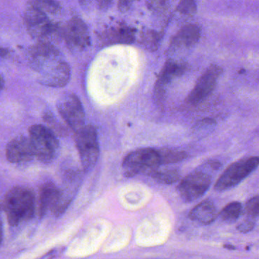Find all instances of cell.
Wrapping results in <instances>:
<instances>
[{"instance_id":"18","label":"cell","mask_w":259,"mask_h":259,"mask_svg":"<svg viewBox=\"0 0 259 259\" xmlns=\"http://www.w3.org/2000/svg\"><path fill=\"white\" fill-rule=\"evenodd\" d=\"M242 205L239 202H233L227 205L220 212V219L226 223H234L241 215Z\"/></svg>"},{"instance_id":"3","label":"cell","mask_w":259,"mask_h":259,"mask_svg":"<svg viewBox=\"0 0 259 259\" xmlns=\"http://www.w3.org/2000/svg\"><path fill=\"white\" fill-rule=\"evenodd\" d=\"M29 138L35 157L40 161L48 164L54 159L59 148L54 131L42 124H36L29 130Z\"/></svg>"},{"instance_id":"10","label":"cell","mask_w":259,"mask_h":259,"mask_svg":"<svg viewBox=\"0 0 259 259\" xmlns=\"http://www.w3.org/2000/svg\"><path fill=\"white\" fill-rule=\"evenodd\" d=\"M187 68V64L182 61L170 59L166 62L155 83V96L158 103H162L164 101L167 88L172 80L183 75Z\"/></svg>"},{"instance_id":"19","label":"cell","mask_w":259,"mask_h":259,"mask_svg":"<svg viewBox=\"0 0 259 259\" xmlns=\"http://www.w3.org/2000/svg\"><path fill=\"white\" fill-rule=\"evenodd\" d=\"M27 7L38 9L47 14H56L61 8L56 0H28Z\"/></svg>"},{"instance_id":"20","label":"cell","mask_w":259,"mask_h":259,"mask_svg":"<svg viewBox=\"0 0 259 259\" xmlns=\"http://www.w3.org/2000/svg\"><path fill=\"white\" fill-rule=\"evenodd\" d=\"M161 155L162 164H174L183 161L187 158V154L183 151L169 148L158 149Z\"/></svg>"},{"instance_id":"25","label":"cell","mask_w":259,"mask_h":259,"mask_svg":"<svg viewBox=\"0 0 259 259\" xmlns=\"http://www.w3.org/2000/svg\"><path fill=\"white\" fill-rule=\"evenodd\" d=\"M255 223L252 219H247V220H245L244 222H242L240 225H239L237 226V230H238L240 232L243 233V234H246V233L250 232L252 230L255 228Z\"/></svg>"},{"instance_id":"28","label":"cell","mask_w":259,"mask_h":259,"mask_svg":"<svg viewBox=\"0 0 259 259\" xmlns=\"http://www.w3.org/2000/svg\"><path fill=\"white\" fill-rule=\"evenodd\" d=\"M225 247L228 249H235V247H234V246H230V245H226V246H225Z\"/></svg>"},{"instance_id":"17","label":"cell","mask_w":259,"mask_h":259,"mask_svg":"<svg viewBox=\"0 0 259 259\" xmlns=\"http://www.w3.org/2000/svg\"><path fill=\"white\" fill-rule=\"evenodd\" d=\"M149 176L153 178L160 184H168V185L177 182L180 178L179 170H176V169L159 170V168H158L151 172Z\"/></svg>"},{"instance_id":"13","label":"cell","mask_w":259,"mask_h":259,"mask_svg":"<svg viewBox=\"0 0 259 259\" xmlns=\"http://www.w3.org/2000/svg\"><path fill=\"white\" fill-rule=\"evenodd\" d=\"M60 194V189L58 188L53 183H45L41 186L36 210L40 218L44 217L48 211L53 214L59 205Z\"/></svg>"},{"instance_id":"8","label":"cell","mask_w":259,"mask_h":259,"mask_svg":"<svg viewBox=\"0 0 259 259\" xmlns=\"http://www.w3.org/2000/svg\"><path fill=\"white\" fill-rule=\"evenodd\" d=\"M223 69L217 65H211L196 81L193 91L187 98V103L192 106L200 104L206 100L215 89L217 80Z\"/></svg>"},{"instance_id":"9","label":"cell","mask_w":259,"mask_h":259,"mask_svg":"<svg viewBox=\"0 0 259 259\" xmlns=\"http://www.w3.org/2000/svg\"><path fill=\"white\" fill-rule=\"evenodd\" d=\"M211 184V178L208 174L202 171L193 172L180 181L177 191L185 202H191L204 196Z\"/></svg>"},{"instance_id":"26","label":"cell","mask_w":259,"mask_h":259,"mask_svg":"<svg viewBox=\"0 0 259 259\" xmlns=\"http://www.w3.org/2000/svg\"><path fill=\"white\" fill-rule=\"evenodd\" d=\"M113 0H97V6L101 10L107 9L110 6Z\"/></svg>"},{"instance_id":"24","label":"cell","mask_w":259,"mask_h":259,"mask_svg":"<svg viewBox=\"0 0 259 259\" xmlns=\"http://www.w3.org/2000/svg\"><path fill=\"white\" fill-rule=\"evenodd\" d=\"M177 9L184 15H193L197 10V6L194 0H181Z\"/></svg>"},{"instance_id":"2","label":"cell","mask_w":259,"mask_h":259,"mask_svg":"<svg viewBox=\"0 0 259 259\" xmlns=\"http://www.w3.org/2000/svg\"><path fill=\"white\" fill-rule=\"evenodd\" d=\"M161 163L159 150L153 148H142L128 154L123 161V169L126 178L140 174L149 175L159 168Z\"/></svg>"},{"instance_id":"22","label":"cell","mask_w":259,"mask_h":259,"mask_svg":"<svg viewBox=\"0 0 259 259\" xmlns=\"http://www.w3.org/2000/svg\"><path fill=\"white\" fill-rule=\"evenodd\" d=\"M216 126V121L211 118H204L196 123L193 127V133L196 135L203 136L210 134L211 131L214 129Z\"/></svg>"},{"instance_id":"23","label":"cell","mask_w":259,"mask_h":259,"mask_svg":"<svg viewBox=\"0 0 259 259\" xmlns=\"http://www.w3.org/2000/svg\"><path fill=\"white\" fill-rule=\"evenodd\" d=\"M246 213L250 219H255L259 216V196L251 198L246 205Z\"/></svg>"},{"instance_id":"1","label":"cell","mask_w":259,"mask_h":259,"mask_svg":"<svg viewBox=\"0 0 259 259\" xmlns=\"http://www.w3.org/2000/svg\"><path fill=\"white\" fill-rule=\"evenodd\" d=\"M3 208L10 226L28 222L33 219L36 209L33 191L27 187H13L5 195Z\"/></svg>"},{"instance_id":"14","label":"cell","mask_w":259,"mask_h":259,"mask_svg":"<svg viewBox=\"0 0 259 259\" xmlns=\"http://www.w3.org/2000/svg\"><path fill=\"white\" fill-rule=\"evenodd\" d=\"M217 216V208L210 199H205L198 204L189 214L191 220L205 225L213 223Z\"/></svg>"},{"instance_id":"21","label":"cell","mask_w":259,"mask_h":259,"mask_svg":"<svg viewBox=\"0 0 259 259\" xmlns=\"http://www.w3.org/2000/svg\"><path fill=\"white\" fill-rule=\"evenodd\" d=\"M161 36L159 33L151 30L146 32L142 36V44L149 51H155L159 47Z\"/></svg>"},{"instance_id":"12","label":"cell","mask_w":259,"mask_h":259,"mask_svg":"<svg viewBox=\"0 0 259 259\" xmlns=\"http://www.w3.org/2000/svg\"><path fill=\"white\" fill-rule=\"evenodd\" d=\"M8 161L13 164L30 161L35 156L30 138L19 136L9 142L6 150Z\"/></svg>"},{"instance_id":"4","label":"cell","mask_w":259,"mask_h":259,"mask_svg":"<svg viewBox=\"0 0 259 259\" xmlns=\"http://www.w3.org/2000/svg\"><path fill=\"white\" fill-rule=\"evenodd\" d=\"M75 141L84 170L85 171L91 170L95 166L100 155L95 127L92 125L82 127L75 133Z\"/></svg>"},{"instance_id":"11","label":"cell","mask_w":259,"mask_h":259,"mask_svg":"<svg viewBox=\"0 0 259 259\" xmlns=\"http://www.w3.org/2000/svg\"><path fill=\"white\" fill-rule=\"evenodd\" d=\"M62 37L68 48L82 51L90 44L89 33L85 23L79 18H73L62 29Z\"/></svg>"},{"instance_id":"6","label":"cell","mask_w":259,"mask_h":259,"mask_svg":"<svg viewBox=\"0 0 259 259\" xmlns=\"http://www.w3.org/2000/svg\"><path fill=\"white\" fill-rule=\"evenodd\" d=\"M259 167V156H251L239 160L229 166L216 182L214 189L225 191L238 185Z\"/></svg>"},{"instance_id":"16","label":"cell","mask_w":259,"mask_h":259,"mask_svg":"<svg viewBox=\"0 0 259 259\" xmlns=\"http://www.w3.org/2000/svg\"><path fill=\"white\" fill-rule=\"evenodd\" d=\"M135 40V30L128 27L109 29L103 34V41L108 44H130Z\"/></svg>"},{"instance_id":"5","label":"cell","mask_w":259,"mask_h":259,"mask_svg":"<svg viewBox=\"0 0 259 259\" xmlns=\"http://www.w3.org/2000/svg\"><path fill=\"white\" fill-rule=\"evenodd\" d=\"M24 23L29 34L38 39V42H50L55 36H62V30L51 22L47 15L33 8L27 7L24 12Z\"/></svg>"},{"instance_id":"15","label":"cell","mask_w":259,"mask_h":259,"mask_svg":"<svg viewBox=\"0 0 259 259\" xmlns=\"http://www.w3.org/2000/svg\"><path fill=\"white\" fill-rule=\"evenodd\" d=\"M201 36V30L196 24H188L182 27L179 33L173 37L172 47L174 48L193 47L199 41Z\"/></svg>"},{"instance_id":"7","label":"cell","mask_w":259,"mask_h":259,"mask_svg":"<svg viewBox=\"0 0 259 259\" xmlns=\"http://www.w3.org/2000/svg\"><path fill=\"white\" fill-rule=\"evenodd\" d=\"M56 106L65 124L75 133L85 127V110L76 94L69 93L63 94L58 100Z\"/></svg>"},{"instance_id":"27","label":"cell","mask_w":259,"mask_h":259,"mask_svg":"<svg viewBox=\"0 0 259 259\" xmlns=\"http://www.w3.org/2000/svg\"><path fill=\"white\" fill-rule=\"evenodd\" d=\"M79 1L82 6H91L94 1H97V0H79Z\"/></svg>"}]
</instances>
